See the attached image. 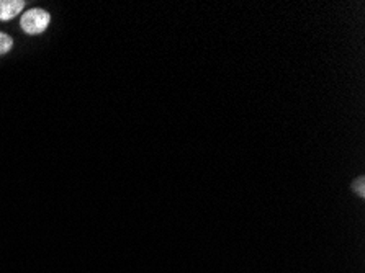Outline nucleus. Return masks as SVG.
<instances>
[{
	"mask_svg": "<svg viewBox=\"0 0 365 273\" xmlns=\"http://www.w3.org/2000/svg\"><path fill=\"white\" fill-rule=\"evenodd\" d=\"M51 15L43 9H30L20 19V26L26 35H40L49 26Z\"/></svg>",
	"mask_w": 365,
	"mask_h": 273,
	"instance_id": "1",
	"label": "nucleus"
},
{
	"mask_svg": "<svg viewBox=\"0 0 365 273\" xmlns=\"http://www.w3.org/2000/svg\"><path fill=\"white\" fill-rule=\"evenodd\" d=\"M24 0H0V20L7 21L15 19L25 9Z\"/></svg>",
	"mask_w": 365,
	"mask_h": 273,
	"instance_id": "2",
	"label": "nucleus"
},
{
	"mask_svg": "<svg viewBox=\"0 0 365 273\" xmlns=\"http://www.w3.org/2000/svg\"><path fill=\"white\" fill-rule=\"evenodd\" d=\"M12 48H14V40H12V36H9L7 33H2V31H0V56H2V54H7Z\"/></svg>",
	"mask_w": 365,
	"mask_h": 273,
	"instance_id": "3",
	"label": "nucleus"
},
{
	"mask_svg": "<svg viewBox=\"0 0 365 273\" xmlns=\"http://www.w3.org/2000/svg\"><path fill=\"white\" fill-rule=\"evenodd\" d=\"M352 190H354V193H357L361 198L365 197V178L364 177H359L357 180L352 183Z\"/></svg>",
	"mask_w": 365,
	"mask_h": 273,
	"instance_id": "4",
	"label": "nucleus"
}]
</instances>
